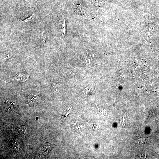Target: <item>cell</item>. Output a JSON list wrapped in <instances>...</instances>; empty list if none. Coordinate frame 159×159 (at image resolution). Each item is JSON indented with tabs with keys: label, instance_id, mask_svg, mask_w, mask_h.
Wrapping results in <instances>:
<instances>
[{
	"label": "cell",
	"instance_id": "9",
	"mask_svg": "<svg viewBox=\"0 0 159 159\" xmlns=\"http://www.w3.org/2000/svg\"><path fill=\"white\" fill-rule=\"evenodd\" d=\"M72 107H69L68 108L65 109L62 115V120H64L66 118L68 114L70 112L73 110Z\"/></svg>",
	"mask_w": 159,
	"mask_h": 159
},
{
	"label": "cell",
	"instance_id": "16",
	"mask_svg": "<svg viewBox=\"0 0 159 159\" xmlns=\"http://www.w3.org/2000/svg\"><path fill=\"white\" fill-rule=\"evenodd\" d=\"M120 121H121V122L122 121V120H121V119L120 118Z\"/></svg>",
	"mask_w": 159,
	"mask_h": 159
},
{
	"label": "cell",
	"instance_id": "2",
	"mask_svg": "<svg viewBox=\"0 0 159 159\" xmlns=\"http://www.w3.org/2000/svg\"><path fill=\"white\" fill-rule=\"evenodd\" d=\"M40 94L38 92L36 93L32 92L28 96L27 102L28 104H33L38 101L40 99Z\"/></svg>",
	"mask_w": 159,
	"mask_h": 159
},
{
	"label": "cell",
	"instance_id": "1",
	"mask_svg": "<svg viewBox=\"0 0 159 159\" xmlns=\"http://www.w3.org/2000/svg\"><path fill=\"white\" fill-rule=\"evenodd\" d=\"M81 66L87 67H95L94 57L92 50H89L82 55L81 61Z\"/></svg>",
	"mask_w": 159,
	"mask_h": 159
},
{
	"label": "cell",
	"instance_id": "12",
	"mask_svg": "<svg viewBox=\"0 0 159 159\" xmlns=\"http://www.w3.org/2000/svg\"><path fill=\"white\" fill-rule=\"evenodd\" d=\"M35 16V15L34 14H33L31 15L30 16L25 19L23 21H20V22L22 23L28 22L34 19Z\"/></svg>",
	"mask_w": 159,
	"mask_h": 159
},
{
	"label": "cell",
	"instance_id": "13",
	"mask_svg": "<svg viewBox=\"0 0 159 159\" xmlns=\"http://www.w3.org/2000/svg\"><path fill=\"white\" fill-rule=\"evenodd\" d=\"M2 58L3 60H6L10 59L11 57H9V54L5 53L2 55Z\"/></svg>",
	"mask_w": 159,
	"mask_h": 159
},
{
	"label": "cell",
	"instance_id": "3",
	"mask_svg": "<svg viewBox=\"0 0 159 159\" xmlns=\"http://www.w3.org/2000/svg\"><path fill=\"white\" fill-rule=\"evenodd\" d=\"M51 150V145L49 143H45L44 146L39 150V155L41 156L47 154Z\"/></svg>",
	"mask_w": 159,
	"mask_h": 159
},
{
	"label": "cell",
	"instance_id": "8",
	"mask_svg": "<svg viewBox=\"0 0 159 159\" xmlns=\"http://www.w3.org/2000/svg\"><path fill=\"white\" fill-rule=\"evenodd\" d=\"M66 31V25L65 22V20L64 17H62V26H61V31L63 34V37L64 39V36L65 33Z\"/></svg>",
	"mask_w": 159,
	"mask_h": 159
},
{
	"label": "cell",
	"instance_id": "10",
	"mask_svg": "<svg viewBox=\"0 0 159 159\" xmlns=\"http://www.w3.org/2000/svg\"><path fill=\"white\" fill-rule=\"evenodd\" d=\"M42 44H44L46 43V35L44 32L42 31L40 33Z\"/></svg>",
	"mask_w": 159,
	"mask_h": 159
},
{
	"label": "cell",
	"instance_id": "6",
	"mask_svg": "<svg viewBox=\"0 0 159 159\" xmlns=\"http://www.w3.org/2000/svg\"><path fill=\"white\" fill-rule=\"evenodd\" d=\"M52 69L53 71L64 75H66L68 72L67 69L60 66L53 67Z\"/></svg>",
	"mask_w": 159,
	"mask_h": 159
},
{
	"label": "cell",
	"instance_id": "11",
	"mask_svg": "<svg viewBox=\"0 0 159 159\" xmlns=\"http://www.w3.org/2000/svg\"><path fill=\"white\" fill-rule=\"evenodd\" d=\"M12 145L15 151L18 150L20 148L19 145L16 140H14L12 142Z\"/></svg>",
	"mask_w": 159,
	"mask_h": 159
},
{
	"label": "cell",
	"instance_id": "14",
	"mask_svg": "<svg viewBox=\"0 0 159 159\" xmlns=\"http://www.w3.org/2000/svg\"><path fill=\"white\" fill-rule=\"evenodd\" d=\"M124 120H125L124 117H123V122H124Z\"/></svg>",
	"mask_w": 159,
	"mask_h": 159
},
{
	"label": "cell",
	"instance_id": "4",
	"mask_svg": "<svg viewBox=\"0 0 159 159\" xmlns=\"http://www.w3.org/2000/svg\"><path fill=\"white\" fill-rule=\"evenodd\" d=\"M29 78L27 74L22 72L19 73L14 77L15 80L23 82L26 81Z\"/></svg>",
	"mask_w": 159,
	"mask_h": 159
},
{
	"label": "cell",
	"instance_id": "15",
	"mask_svg": "<svg viewBox=\"0 0 159 159\" xmlns=\"http://www.w3.org/2000/svg\"><path fill=\"white\" fill-rule=\"evenodd\" d=\"M125 123H124V126H123L124 127L125 126Z\"/></svg>",
	"mask_w": 159,
	"mask_h": 159
},
{
	"label": "cell",
	"instance_id": "5",
	"mask_svg": "<svg viewBox=\"0 0 159 159\" xmlns=\"http://www.w3.org/2000/svg\"><path fill=\"white\" fill-rule=\"evenodd\" d=\"M5 108L8 110H12L16 107L17 104L15 102H11L8 100H5L4 102Z\"/></svg>",
	"mask_w": 159,
	"mask_h": 159
},
{
	"label": "cell",
	"instance_id": "7",
	"mask_svg": "<svg viewBox=\"0 0 159 159\" xmlns=\"http://www.w3.org/2000/svg\"><path fill=\"white\" fill-rule=\"evenodd\" d=\"M19 131L21 135L24 138H25L29 132L28 127L24 126L20 127Z\"/></svg>",
	"mask_w": 159,
	"mask_h": 159
}]
</instances>
